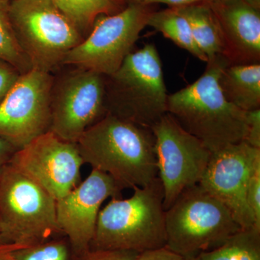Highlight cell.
Here are the masks:
<instances>
[{
	"label": "cell",
	"mask_w": 260,
	"mask_h": 260,
	"mask_svg": "<svg viewBox=\"0 0 260 260\" xmlns=\"http://www.w3.org/2000/svg\"><path fill=\"white\" fill-rule=\"evenodd\" d=\"M206 63L194 83L169 95L167 113L213 153L245 140L247 112L228 102L219 86L222 71L230 64L226 58L217 55Z\"/></svg>",
	"instance_id": "cell-1"
},
{
	"label": "cell",
	"mask_w": 260,
	"mask_h": 260,
	"mask_svg": "<svg viewBox=\"0 0 260 260\" xmlns=\"http://www.w3.org/2000/svg\"><path fill=\"white\" fill-rule=\"evenodd\" d=\"M84 164L110 176L121 190L158 177L151 129L107 114L77 142Z\"/></svg>",
	"instance_id": "cell-2"
},
{
	"label": "cell",
	"mask_w": 260,
	"mask_h": 260,
	"mask_svg": "<svg viewBox=\"0 0 260 260\" xmlns=\"http://www.w3.org/2000/svg\"><path fill=\"white\" fill-rule=\"evenodd\" d=\"M127 199L112 198L98 217L90 249L140 253L165 247L164 190L158 177L135 187Z\"/></svg>",
	"instance_id": "cell-3"
},
{
	"label": "cell",
	"mask_w": 260,
	"mask_h": 260,
	"mask_svg": "<svg viewBox=\"0 0 260 260\" xmlns=\"http://www.w3.org/2000/svg\"><path fill=\"white\" fill-rule=\"evenodd\" d=\"M0 253L37 245L64 235L56 201L10 162L0 169Z\"/></svg>",
	"instance_id": "cell-4"
},
{
	"label": "cell",
	"mask_w": 260,
	"mask_h": 260,
	"mask_svg": "<svg viewBox=\"0 0 260 260\" xmlns=\"http://www.w3.org/2000/svg\"><path fill=\"white\" fill-rule=\"evenodd\" d=\"M162 62L153 44L132 51L115 73L105 76L107 114L151 129L167 114Z\"/></svg>",
	"instance_id": "cell-5"
},
{
	"label": "cell",
	"mask_w": 260,
	"mask_h": 260,
	"mask_svg": "<svg viewBox=\"0 0 260 260\" xmlns=\"http://www.w3.org/2000/svg\"><path fill=\"white\" fill-rule=\"evenodd\" d=\"M165 247L190 260L213 250L242 229L226 207L200 184L188 188L165 210Z\"/></svg>",
	"instance_id": "cell-6"
},
{
	"label": "cell",
	"mask_w": 260,
	"mask_h": 260,
	"mask_svg": "<svg viewBox=\"0 0 260 260\" xmlns=\"http://www.w3.org/2000/svg\"><path fill=\"white\" fill-rule=\"evenodd\" d=\"M9 16L32 69L54 74L66 54L85 39L52 0H13Z\"/></svg>",
	"instance_id": "cell-7"
},
{
	"label": "cell",
	"mask_w": 260,
	"mask_h": 260,
	"mask_svg": "<svg viewBox=\"0 0 260 260\" xmlns=\"http://www.w3.org/2000/svg\"><path fill=\"white\" fill-rule=\"evenodd\" d=\"M152 6L128 4L115 15L98 18L90 34L64 56L62 67L83 68L104 76L115 73L147 26Z\"/></svg>",
	"instance_id": "cell-8"
},
{
	"label": "cell",
	"mask_w": 260,
	"mask_h": 260,
	"mask_svg": "<svg viewBox=\"0 0 260 260\" xmlns=\"http://www.w3.org/2000/svg\"><path fill=\"white\" fill-rule=\"evenodd\" d=\"M69 67L54 76L51 93L50 131L77 143L82 135L107 115L105 76Z\"/></svg>",
	"instance_id": "cell-9"
},
{
	"label": "cell",
	"mask_w": 260,
	"mask_h": 260,
	"mask_svg": "<svg viewBox=\"0 0 260 260\" xmlns=\"http://www.w3.org/2000/svg\"><path fill=\"white\" fill-rule=\"evenodd\" d=\"M151 131L155 138L158 177L164 190V208L167 210L183 191L200 184L212 152L168 113L152 126Z\"/></svg>",
	"instance_id": "cell-10"
},
{
	"label": "cell",
	"mask_w": 260,
	"mask_h": 260,
	"mask_svg": "<svg viewBox=\"0 0 260 260\" xmlns=\"http://www.w3.org/2000/svg\"><path fill=\"white\" fill-rule=\"evenodd\" d=\"M54 74L32 69L20 75L0 105V137L20 149L50 131Z\"/></svg>",
	"instance_id": "cell-11"
},
{
	"label": "cell",
	"mask_w": 260,
	"mask_h": 260,
	"mask_svg": "<svg viewBox=\"0 0 260 260\" xmlns=\"http://www.w3.org/2000/svg\"><path fill=\"white\" fill-rule=\"evenodd\" d=\"M56 201L81 182L84 162L77 143L49 131L18 149L10 160Z\"/></svg>",
	"instance_id": "cell-12"
},
{
	"label": "cell",
	"mask_w": 260,
	"mask_h": 260,
	"mask_svg": "<svg viewBox=\"0 0 260 260\" xmlns=\"http://www.w3.org/2000/svg\"><path fill=\"white\" fill-rule=\"evenodd\" d=\"M260 162V149L242 141L212 153L200 185L232 213L242 229L256 227L246 190L251 173ZM259 229V228H257Z\"/></svg>",
	"instance_id": "cell-13"
},
{
	"label": "cell",
	"mask_w": 260,
	"mask_h": 260,
	"mask_svg": "<svg viewBox=\"0 0 260 260\" xmlns=\"http://www.w3.org/2000/svg\"><path fill=\"white\" fill-rule=\"evenodd\" d=\"M121 189L110 176L92 169L88 177L56 201V221L75 256L90 249L101 207L107 198H119Z\"/></svg>",
	"instance_id": "cell-14"
},
{
	"label": "cell",
	"mask_w": 260,
	"mask_h": 260,
	"mask_svg": "<svg viewBox=\"0 0 260 260\" xmlns=\"http://www.w3.org/2000/svg\"><path fill=\"white\" fill-rule=\"evenodd\" d=\"M230 64L260 63V10L244 0H208Z\"/></svg>",
	"instance_id": "cell-15"
},
{
	"label": "cell",
	"mask_w": 260,
	"mask_h": 260,
	"mask_svg": "<svg viewBox=\"0 0 260 260\" xmlns=\"http://www.w3.org/2000/svg\"><path fill=\"white\" fill-rule=\"evenodd\" d=\"M223 96L244 112L260 109V64H229L218 80Z\"/></svg>",
	"instance_id": "cell-16"
},
{
	"label": "cell",
	"mask_w": 260,
	"mask_h": 260,
	"mask_svg": "<svg viewBox=\"0 0 260 260\" xmlns=\"http://www.w3.org/2000/svg\"><path fill=\"white\" fill-rule=\"evenodd\" d=\"M190 25L197 45L210 58L223 55V45L216 19L206 1L175 8Z\"/></svg>",
	"instance_id": "cell-17"
},
{
	"label": "cell",
	"mask_w": 260,
	"mask_h": 260,
	"mask_svg": "<svg viewBox=\"0 0 260 260\" xmlns=\"http://www.w3.org/2000/svg\"><path fill=\"white\" fill-rule=\"evenodd\" d=\"M83 35L91 31L98 18L112 15L126 8L124 0H52Z\"/></svg>",
	"instance_id": "cell-18"
},
{
	"label": "cell",
	"mask_w": 260,
	"mask_h": 260,
	"mask_svg": "<svg viewBox=\"0 0 260 260\" xmlns=\"http://www.w3.org/2000/svg\"><path fill=\"white\" fill-rule=\"evenodd\" d=\"M147 26L161 32L164 37L170 39L176 45L189 51L200 60L207 62L208 57L197 45L190 25L175 8L153 11L149 15Z\"/></svg>",
	"instance_id": "cell-19"
},
{
	"label": "cell",
	"mask_w": 260,
	"mask_h": 260,
	"mask_svg": "<svg viewBox=\"0 0 260 260\" xmlns=\"http://www.w3.org/2000/svg\"><path fill=\"white\" fill-rule=\"evenodd\" d=\"M190 260H260V229H241L221 245Z\"/></svg>",
	"instance_id": "cell-20"
},
{
	"label": "cell",
	"mask_w": 260,
	"mask_h": 260,
	"mask_svg": "<svg viewBox=\"0 0 260 260\" xmlns=\"http://www.w3.org/2000/svg\"><path fill=\"white\" fill-rule=\"evenodd\" d=\"M10 2L0 0V60L5 61L20 74L32 69L31 63L19 44L9 16Z\"/></svg>",
	"instance_id": "cell-21"
},
{
	"label": "cell",
	"mask_w": 260,
	"mask_h": 260,
	"mask_svg": "<svg viewBox=\"0 0 260 260\" xmlns=\"http://www.w3.org/2000/svg\"><path fill=\"white\" fill-rule=\"evenodd\" d=\"M15 260H74L69 240L64 235L10 252Z\"/></svg>",
	"instance_id": "cell-22"
},
{
	"label": "cell",
	"mask_w": 260,
	"mask_h": 260,
	"mask_svg": "<svg viewBox=\"0 0 260 260\" xmlns=\"http://www.w3.org/2000/svg\"><path fill=\"white\" fill-rule=\"evenodd\" d=\"M246 200L256 226L260 229V162L256 164L249 178Z\"/></svg>",
	"instance_id": "cell-23"
},
{
	"label": "cell",
	"mask_w": 260,
	"mask_h": 260,
	"mask_svg": "<svg viewBox=\"0 0 260 260\" xmlns=\"http://www.w3.org/2000/svg\"><path fill=\"white\" fill-rule=\"evenodd\" d=\"M139 253L131 251L89 249L74 260H135Z\"/></svg>",
	"instance_id": "cell-24"
},
{
	"label": "cell",
	"mask_w": 260,
	"mask_h": 260,
	"mask_svg": "<svg viewBox=\"0 0 260 260\" xmlns=\"http://www.w3.org/2000/svg\"><path fill=\"white\" fill-rule=\"evenodd\" d=\"M20 75L14 67L0 60V105L14 87Z\"/></svg>",
	"instance_id": "cell-25"
},
{
	"label": "cell",
	"mask_w": 260,
	"mask_h": 260,
	"mask_svg": "<svg viewBox=\"0 0 260 260\" xmlns=\"http://www.w3.org/2000/svg\"><path fill=\"white\" fill-rule=\"evenodd\" d=\"M247 135L244 142L260 149V109L247 112Z\"/></svg>",
	"instance_id": "cell-26"
},
{
	"label": "cell",
	"mask_w": 260,
	"mask_h": 260,
	"mask_svg": "<svg viewBox=\"0 0 260 260\" xmlns=\"http://www.w3.org/2000/svg\"><path fill=\"white\" fill-rule=\"evenodd\" d=\"M135 260H186L167 248L153 249L140 253Z\"/></svg>",
	"instance_id": "cell-27"
},
{
	"label": "cell",
	"mask_w": 260,
	"mask_h": 260,
	"mask_svg": "<svg viewBox=\"0 0 260 260\" xmlns=\"http://www.w3.org/2000/svg\"><path fill=\"white\" fill-rule=\"evenodd\" d=\"M126 4H137L142 5H153L155 4L167 5L169 8L184 6V5L208 1V0H124Z\"/></svg>",
	"instance_id": "cell-28"
},
{
	"label": "cell",
	"mask_w": 260,
	"mask_h": 260,
	"mask_svg": "<svg viewBox=\"0 0 260 260\" xmlns=\"http://www.w3.org/2000/svg\"><path fill=\"white\" fill-rule=\"evenodd\" d=\"M18 149L0 137V169L10 162Z\"/></svg>",
	"instance_id": "cell-29"
},
{
	"label": "cell",
	"mask_w": 260,
	"mask_h": 260,
	"mask_svg": "<svg viewBox=\"0 0 260 260\" xmlns=\"http://www.w3.org/2000/svg\"><path fill=\"white\" fill-rule=\"evenodd\" d=\"M246 3L250 5L253 8L260 10V0H244Z\"/></svg>",
	"instance_id": "cell-30"
},
{
	"label": "cell",
	"mask_w": 260,
	"mask_h": 260,
	"mask_svg": "<svg viewBox=\"0 0 260 260\" xmlns=\"http://www.w3.org/2000/svg\"><path fill=\"white\" fill-rule=\"evenodd\" d=\"M0 260H15L10 252L0 253Z\"/></svg>",
	"instance_id": "cell-31"
},
{
	"label": "cell",
	"mask_w": 260,
	"mask_h": 260,
	"mask_svg": "<svg viewBox=\"0 0 260 260\" xmlns=\"http://www.w3.org/2000/svg\"><path fill=\"white\" fill-rule=\"evenodd\" d=\"M0 237H1V229H0ZM2 248L1 239H0V249Z\"/></svg>",
	"instance_id": "cell-32"
},
{
	"label": "cell",
	"mask_w": 260,
	"mask_h": 260,
	"mask_svg": "<svg viewBox=\"0 0 260 260\" xmlns=\"http://www.w3.org/2000/svg\"><path fill=\"white\" fill-rule=\"evenodd\" d=\"M6 1L11 2V1H13V0H6Z\"/></svg>",
	"instance_id": "cell-33"
}]
</instances>
